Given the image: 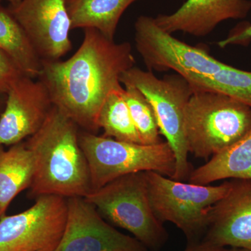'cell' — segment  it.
Wrapping results in <instances>:
<instances>
[{"label": "cell", "mask_w": 251, "mask_h": 251, "mask_svg": "<svg viewBox=\"0 0 251 251\" xmlns=\"http://www.w3.org/2000/svg\"><path fill=\"white\" fill-rule=\"evenodd\" d=\"M67 60H42L39 79L54 106L79 128L97 134V120L110 92L122 85V74L135 66L130 43H116L94 28Z\"/></svg>", "instance_id": "1"}, {"label": "cell", "mask_w": 251, "mask_h": 251, "mask_svg": "<svg viewBox=\"0 0 251 251\" xmlns=\"http://www.w3.org/2000/svg\"><path fill=\"white\" fill-rule=\"evenodd\" d=\"M78 128L53 105L40 129L25 142L34 164L29 186L33 197L55 195L85 198L92 191L88 163L79 142Z\"/></svg>", "instance_id": "2"}, {"label": "cell", "mask_w": 251, "mask_h": 251, "mask_svg": "<svg viewBox=\"0 0 251 251\" xmlns=\"http://www.w3.org/2000/svg\"><path fill=\"white\" fill-rule=\"evenodd\" d=\"M251 130V107L219 92H193L185 111V133L195 157H212Z\"/></svg>", "instance_id": "3"}, {"label": "cell", "mask_w": 251, "mask_h": 251, "mask_svg": "<svg viewBox=\"0 0 251 251\" xmlns=\"http://www.w3.org/2000/svg\"><path fill=\"white\" fill-rule=\"evenodd\" d=\"M90 169L92 191L125 175L155 172L173 179L176 158L168 142L156 145L128 143L95 133H79Z\"/></svg>", "instance_id": "4"}, {"label": "cell", "mask_w": 251, "mask_h": 251, "mask_svg": "<svg viewBox=\"0 0 251 251\" xmlns=\"http://www.w3.org/2000/svg\"><path fill=\"white\" fill-rule=\"evenodd\" d=\"M84 198L100 214L128 231L148 249L158 250L168 240V232L151 207L145 172L117 178Z\"/></svg>", "instance_id": "5"}, {"label": "cell", "mask_w": 251, "mask_h": 251, "mask_svg": "<svg viewBox=\"0 0 251 251\" xmlns=\"http://www.w3.org/2000/svg\"><path fill=\"white\" fill-rule=\"evenodd\" d=\"M124 85H132L146 97L154 112L160 133L166 138L176 158L173 179L184 181L191 174L185 133V111L193 93L187 80L175 74L158 78L151 71L133 67L120 77Z\"/></svg>", "instance_id": "6"}, {"label": "cell", "mask_w": 251, "mask_h": 251, "mask_svg": "<svg viewBox=\"0 0 251 251\" xmlns=\"http://www.w3.org/2000/svg\"><path fill=\"white\" fill-rule=\"evenodd\" d=\"M151 207L162 224L171 222L191 242L205 233L211 206L230 188V181L219 186L185 183L155 172H145Z\"/></svg>", "instance_id": "7"}, {"label": "cell", "mask_w": 251, "mask_h": 251, "mask_svg": "<svg viewBox=\"0 0 251 251\" xmlns=\"http://www.w3.org/2000/svg\"><path fill=\"white\" fill-rule=\"evenodd\" d=\"M134 28L135 47L148 71L173 70L188 80L209 76L224 65L206 50L189 45L163 31L153 17L140 16Z\"/></svg>", "instance_id": "8"}, {"label": "cell", "mask_w": 251, "mask_h": 251, "mask_svg": "<svg viewBox=\"0 0 251 251\" xmlns=\"http://www.w3.org/2000/svg\"><path fill=\"white\" fill-rule=\"evenodd\" d=\"M67 198L43 195L27 210L0 218V251H54L64 234Z\"/></svg>", "instance_id": "9"}, {"label": "cell", "mask_w": 251, "mask_h": 251, "mask_svg": "<svg viewBox=\"0 0 251 251\" xmlns=\"http://www.w3.org/2000/svg\"><path fill=\"white\" fill-rule=\"evenodd\" d=\"M64 234L54 251H148L140 241L107 224L84 198H67Z\"/></svg>", "instance_id": "10"}, {"label": "cell", "mask_w": 251, "mask_h": 251, "mask_svg": "<svg viewBox=\"0 0 251 251\" xmlns=\"http://www.w3.org/2000/svg\"><path fill=\"white\" fill-rule=\"evenodd\" d=\"M9 10L42 60H59L72 49L65 0H21Z\"/></svg>", "instance_id": "11"}, {"label": "cell", "mask_w": 251, "mask_h": 251, "mask_svg": "<svg viewBox=\"0 0 251 251\" xmlns=\"http://www.w3.org/2000/svg\"><path fill=\"white\" fill-rule=\"evenodd\" d=\"M53 105L41 80L21 77L6 93L4 110L0 115V146H12L35 134Z\"/></svg>", "instance_id": "12"}, {"label": "cell", "mask_w": 251, "mask_h": 251, "mask_svg": "<svg viewBox=\"0 0 251 251\" xmlns=\"http://www.w3.org/2000/svg\"><path fill=\"white\" fill-rule=\"evenodd\" d=\"M229 191L211 206L203 242L251 251V179H232Z\"/></svg>", "instance_id": "13"}, {"label": "cell", "mask_w": 251, "mask_h": 251, "mask_svg": "<svg viewBox=\"0 0 251 251\" xmlns=\"http://www.w3.org/2000/svg\"><path fill=\"white\" fill-rule=\"evenodd\" d=\"M251 10L250 0H186L171 14H159L155 22L163 31L205 36L224 21L244 19Z\"/></svg>", "instance_id": "14"}, {"label": "cell", "mask_w": 251, "mask_h": 251, "mask_svg": "<svg viewBox=\"0 0 251 251\" xmlns=\"http://www.w3.org/2000/svg\"><path fill=\"white\" fill-rule=\"evenodd\" d=\"M226 179H251V130L232 146L191 171L188 181L209 185Z\"/></svg>", "instance_id": "15"}, {"label": "cell", "mask_w": 251, "mask_h": 251, "mask_svg": "<svg viewBox=\"0 0 251 251\" xmlns=\"http://www.w3.org/2000/svg\"><path fill=\"white\" fill-rule=\"evenodd\" d=\"M139 0H65L74 29L94 28L114 40L120 18L127 8Z\"/></svg>", "instance_id": "16"}, {"label": "cell", "mask_w": 251, "mask_h": 251, "mask_svg": "<svg viewBox=\"0 0 251 251\" xmlns=\"http://www.w3.org/2000/svg\"><path fill=\"white\" fill-rule=\"evenodd\" d=\"M33 173L32 156L25 143L16 144L8 150L0 146V218L13 200L29 188Z\"/></svg>", "instance_id": "17"}, {"label": "cell", "mask_w": 251, "mask_h": 251, "mask_svg": "<svg viewBox=\"0 0 251 251\" xmlns=\"http://www.w3.org/2000/svg\"><path fill=\"white\" fill-rule=\"evenodd\" d=\"M0 50L14 61L25 76L39 77L42 59L25 31L9 9L0 6Z\"/></svg>", "instance_id": "18"}, {"label": "cell", "mask_w": 251, "mask_h": 251, "mask_svg": "<svg viewBox=\"0 0 251 251\" xmlns=\"http://www.w3.org/2000/svg\"><path fill=\"white\" fill-rule=\"evenodd\" d=\"M97 125L103 136L120 141L142 144L129 110L124 98L122 86L108 94L99 112Z\"/></svg>", "instance_id": "19"}, {"label": "cell", "mask_w": 251, "mask_h": 251, "mask_svg": "<svg viewBox=\"0 0 251 251\" xmlns=\"http://www.w3.org/2000/svg\"><path fill=\"white\" fill-rule=\"evenodd\" d=\"M196 91H209L226 94L251 107V72L224 64L220 70L207 77L187 80Z\"/></svg>", "instance_id": "20"}, {"label": "cell", "mask_w": 251, "mask_h": 251, "mask_svg": "<svg viewBox=\"0 0 251 251\" xmlns=\"http://www.w3.org/2000/svg\"><path fill=\"white\" fill-rule=\"evenodd\" d=\"M124 98L142 144L156 145L161 143L156 116L146 97L134 86L127 85L124 87Z\"/></svg>", "instance_id": "21"}, {"label": "cell", "mask_w": 251, "mask_h": 251, "mask_svg": "<svg viewBox=\"0 0 251 251\" xmlns=\"http://www.w3.org/2000/svg\"><path fill=\"white\" fill-rule=\"evenodd\" d=\"M23 76L25 75L14 61L0 50V92L6 94Z\"/></svg>", "instance_id": "22"}, {"label": "cell", "mask_w": 251, "mask_h": 251, "mask_svg": "<svg viewBox=\"0 0 251 251\" xmlns=\"http://www.w3.org/2000/svg\"><path fill=\"white\" fill-rule=\"evenodd\" d=\"M251 39V25L249 23L239 25L224 40L219 41L220 47L226 48L231 44H245Z\"/></svg>", "instance_id": "23"}, {"label": "cell", "mask_w": 251, "mask_h": 251, "mask_svg": "<svg viewBox=\"0 0 251 251\" xmlns=\"http://www.w3.org/2000/svg\"><path fill=\"white\" fill-rule=\"evenodd\" d=\"M224 248L215 247L205 242H191L184 251H226Z\"/></svg>", "instance_id": "24"}, {"label": "cell", "mask_w": 251, "mask_h": 251, "mask_svg": "<svg viewBox=\"0 0 251 251\" xmlns=\"http://www.w3.org/2000/svg\"><path fill=\"white\" fill-rule=\"evenodd\" d=\"M6 94L0 92V115L4 110L5 103H6Z\"/></svg>", "instance_id": "25"}, {"label": "cell", "mask_w": 251, "mask_h": 251, "mask_svg": "<svg viewBox=\"0 0 251 251\" xmlns=\"http://www.w3.org/2000/svg\"><path fill=\"white\" fill-rule=\"evenodd\" d=\"M6 1L9 2L10 5H11L10 6H16V5L21 2V0H6Z\"/></svg>", "instance_id": "26"}, {"label": "cell", "mask_w": 251, "mask_h": 251, "mask_svg": "<svg viewBox=\"0 0 251 251\" xmlns=\"http://www.w3.org/2000/svg\"><path fill=\"white\" fill-rule=\"evenodd\" d=\"M226 251H249L245 250V249H237V248H232L231 249H227Z\"/></svg>", "instance_id": "27"}]
</instances>
